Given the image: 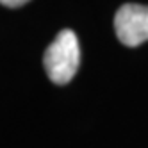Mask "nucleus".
<instances>
[{
  "instance_id": "7ed1b4c3",
  "label": "nucleus",
  "mask_w": 148,
  "mask_h": 148,
  "mask_svg": "<svg viewBox=\"0 0 148 148\" xmlns=\"http://www.w3.org/2000/svg\"><path fill=\"white\" fill-rule=\"evenodd\" d=\"M27 2H30V0H0V4L2 5H5V7H22V5H25Z\"/></svg>"
},
{
  "instance_id": "f257e3e1",
  "label": "nucleus",
  "mask_w": 148,
  "mask_h": 148,
  "mask_svg": "<svg viewBox=\"0 0 148 148\" xmlns=\"http://www.w3.org/2000/svg\"><path fill=\"white\" fill-rule=\"evenodd\" d=\"M80 64V47L77 34L71 29H64L56 36L43 56V66L47 70L48 79L64 86L68 84L79 70Z\"/></svg>"
},
{
  "instance_id": "f03ea898",
  "label": "nucleus",
  "mask_w": 148,
  "mask_h": 148,
  "mask_svg": "<svg viewBox=\"0 0 148 148\" xmlns=\"http://www.w3.org/2000/svg\"><path fill=\"white\" fill-rule=\"evenodd\" d=\"M114 29L125 47H137L148 41V5H121L114 16Z\"/></svg>"
}]
</instances>
